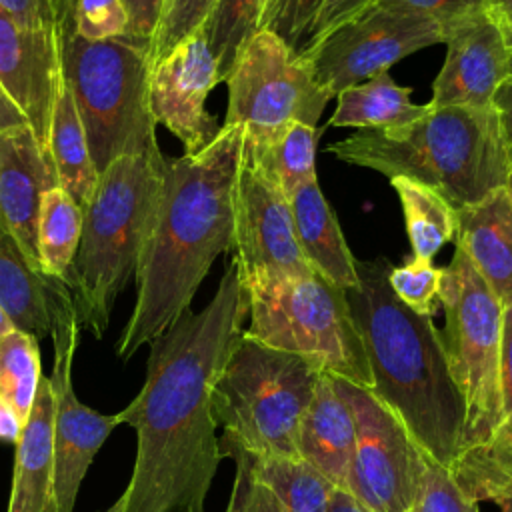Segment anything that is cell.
Masks as SVG:
<instances>
[{"mask_svg": "<svg viewBox=\"0 0 512 512\" xmlns=\"http://www.w3.org/2000/svg\"><path fill=\"white\" fill-rule=\"evenodd\" d=\"M166 158H116L82 210V232L66 276L80 326L96 338L108 328L118 294L136 276L158 208Z\"/></svg>", "mask_w": 512, "mask_h": 512, "instance_id": "obj_5", "label": "cell"}, {"mask_svg": "<svg viewBox=\"0 0 512 512\" xmlns=\"http://www.w3.org/2000/svg\"><path fill=\"white\" fill-rule=\"evenodd\" d=\"M42 380L38 340L18 328L0 336V394L26 422Z\"/></svg>", "mask_w": 512, "mask_h": 512, "instance_id": "obj_32", "label": "cell"}, {"mask_svg": "<svg viewBox=\"0 0 512 512\" xmlns=\"http://www.w3.org/2000/svg\"><path fill=\"white\" fill-rule=\"evenodd\" d=\"M62 76L70 86L98 176L120 156H162L148 106V50L124 36H62Z\"/></svg>", "mask_w": 512, "mask_h": 512, "instance_id": "obj_7", "label": "cell"}, {"mask_svg": "<svg viewBox=\"0 0 512 512\" xmlns=\"http://www.w3.org/2000/svg\"><path fill=\"white\" fill-rule=\"evenodd\" d=\"M0 6L28 26L56 32L72 26L74 0H0Z\"/></svg>", "mask_w": 512, "mask_h": 512, "instance_id": "obj_39", "label": "cell"}, {"mask_svg": "<svg viewBox=\"0 0 512 512\" xmlns=\"http://www.w3.org/2000/svg\"><path fill=\"white\" fill-rule=\"evenodd\" d=\"M64 32L20 22L0 6V88L26 116L48 154V132L62 80Z\"/></svg>", "mask_w": 512, "mask_h": 512, "instance_id": "obj_16", "label": "cell"}, {"mask_svg": "<svg viewBox=\"0 0 512 512\" xmlns=\"http://www.w3.org/2000/svg\"><path fill=\"white\" fill-rule=\"evenodd\" d=\"M48 156L58 180L70 198L84 210L98 182L86 132L70 86L60 80L48 132Z\"/></svg>", "mask_w": 512, "mask_h": 512, "instance_id": "obj_25", "label": "cell"}, {"mask_svg": "<svg viewBox=\"0 0 512 512\" xmlns=\"http://www.w3.org/2000/svg\"><path fill=\"white\" fill-rule=\"evenodd\" d=\"M322 368L270 348L244 330L210 392L220 446L252 456L298 458V430Z\"/></svg>", "mask_w": 512, "mask_h": 512, "instance_id": "obj_6", "label": "cell"}, {"mask_svg": "<svg viewBox=\"0 0 512 512\" xmlns=\"http://www.w3.org/2000/svg\"><path fill=\"white\" fill-rule=\"evenodd\" d=\"M224 458H232L236 462V476L226 512H286L274 492L254 478L246 460L238 452H226Z\"/></svg>", "mask_w": 512, "mask_h": 512, "instance_id": "obj_38", "label": "cell"}, {"mask_svg": "<svg viewBox=\"0 0 512 512\" xmlns=\"http://www.w3.org/2000/svg\"><path fill=\"white\" fill-rule=\"evenodd\" d=\"M50 336L54 364L50 384L54 392V472L58 512H74L80 484L116 426V414H102L84 406L72 388V360L78 348L80 322L72 292L58 280L50 300Z\"/></svg>", "mask_w": 512, "mask_h": 512, "instance_id": "obj_13", "label": "cell"}, {"mask_svg": "<svg viewBox=\"0 0 512 512\" xmlns=\"http://www.w3.org/2000/svg\"><path fill=\"white\" fill-rule=\"evenodd\" d=\"M24 420L16 412V408L0 394V440L18 444L22 430H24Z\"/></svg>", "mask_w": 512, "mask_h": 512, "instance_id": "obj_45", "label": "cell"}, {"mask_svg": "<svg viewBox=\"0 0 512 512\" xmlns=\"http://www.w3.org/2000/svg\"><path fill=\"white\" fill-rule=\"evenodd\" d=\"M354 416L332 374L322 372L298 430V458L346 490L354 454Z\"/></svg>", "mask_w": 512, "mask_h": 512, "instance_id": "obj_19", "label": "cell"}, {"mask_svg": "<svg viewBox=\"0 0 512 512\" xmlns=\"http://www.w3.org/2000/svg\"><path fill=\"white\" fill-rule=\"evenodd\" d=\"M500 394L504 416L512 412V300L502 304V328H500Z\"/></svg>", "mask_w": 512, "mask_h": 512, "instance_id": "obj_42", "label": "cell"}, {"mask_svg": "<svg viewBox=\"0 0 512 512\" xmlns=\"http://www.w3.org/2000/svg\"><path fill=\"white\" fill-rule=\"evenodd\" d=\"M440 42L444 26L436 18L376 0L304 44L298 54L318 86L336 98L344 88L388 72L398 60Z\"/></svg>", "mask_w": 512, "mask_h": 512, "instance_id": "obj_11", "label": "cell"}, {"mask_svg": "<svg viewBox=\"0 0 512 512\" xmlns=\"http://www.w3.org/2000/svg\"><path fill=\"white\" fill-rule=\"evenodd\" d=\"M492 502L498 504V508H500L502 512H512V486L506 488V490H502Z\"/></svg>", "mask_w": 512, "mask_h": 512, "instance_id": "obj_49", "label": "cell"}, {"mask_svg": "<svg viewBox=\"0 0 512 512\" xmlns=\"http://www.w3.org/2000/svg\"><path fill=\"white\" fill-rule=\"evenodd\" d=\"M248 318V296L232 260L210 302L180 314L150 342L138 396L116 414L136 430V460L124 512H204L222 460L210 392Z\"/></svg>", "mask_w": 512, "mask_h": 512, "instance_id": "obj_1", "label": "cell"}, {"mask_svg": "<svg viewBox=\"0 0 512 512\" xmlns=\"http://www.w3.org/2000/svg\"><path fill=\"white\" fill-rule=\"evenodd\" d=\"M410 512H412V510H410Z\"/></svg>", "mask_w": 512, "mask_h": 512, "instance_id": "obj_55", "label": "cell"}, {"mask_svg": "<svg viewBox=\"0 0 512 512\" xmlns=\"http://www.w3.org/2000/svg\"><path fill=\"white\" fill-rule=\"evenodd\" d=\"M80 232L82 208L64 188H50L42 196L38 212V254L42 274L66 280L78 250Z\"/></svg>", "mask_w": 512, "mask_h": 512, "instance_id": "obj_29", "label": "cell"}, {"mask_svg": "<svg viewBox=\"0 0 512 512\" xmlns=\"http://www.w3.org/2000/svg\"><path fill=\"white\" fill-rule=\"evenodd\" d=\"M58 280L34 270L0 224V306L14 328L36 340L50 334V300Z\"/></svg>", "mask_w": 512, "mask_h": 512, "instance_id": "obj_23", "label": "cell"}, {"mask_svg": "<svg viewBox=\"0 0 512 512\" xmlns=\"http://www.w3.org/2000/svg\"><path fill=\"white\" fill-rule=\"evenodd\" d=\"M456 246L502 304L512 300V204L504 188L456 208Z\"/></svg>", "mask_w": 512, "mask_h": 512, "instance_id": "obj_21", "label": "cell"}, {"mask_svg": "<svg viewBox=\"0 0 512 512\" xmlns=\"http://www.w3.org/2000/svg\"><path fill=\"white\" fill-rule=\"evenodd\" d=\"M324 2L326 0H266L260 30H268L290 48L300 50Z\"/></svg>", "mask_w": 512, "mask_h": 512, "instance_id": "obj_35", "label": "cell"}, {"mask_svg": "<svg viewBox=\"0 0 512 512\" xmlns=\"http://www.w3.org/2000/svg\"><path fill=\"white\" fill-rule=\"evenodd\" d=\"M490 108L496 116L498 134H500V140L504 146L508 166L512 168V72L494 90Z\"/></svg>", "mask_w": 512, "mask_h": 512, "instance_id": "obj_43", "label": "cell"}, {"mask_svg": "<svg viewBox=\"0 0 512 512\" xmlns=\"http://www.w3.org/2000/svg\"><path fill=\"white\" fill-rule=\"evenodd\" d=\"M10 328H12V324H10L8 316L4 314V310H2V306H0V336H2L6 330H10Z\"/></svg>", "mask_w": 512, "mask_h": 512, "instance_id": "obj_51", "label": "cell"}, {"mask_svg": "<svg viewBox=\"0 0 512 512\" xmlns=\"http://www.w3.org/2000/svg\"><path fill=\"white\" fill-rule=\"evenodd\" d=\"M428 104L412 100V88L400 86L388 72H380L336 94L330 126L360 130H392L414 122Z\"/></svg>", "mask_w": 512, "mask_h": 512, "instance_id": "obj_24", "label": "cell"}, {"mask_svg": "<svg viewBox=\"0 0 512 512\" xmlns=\"http://www.w3.org/2000/svg\"><path fill=\"white\" fill-rule=\"evenodd\" d=\"M440 304L446 316L440 332L446 360L466 406L462 452L486 442L504 420L498 376L502 302L456 246L442 268Z\"/></svg>", "mask_w": 512, "mask_h": 512, "instance_id": "obj_9", "label": "cell"}, {"mask_svg": "<svg viewBox=\"0 0 512 512\" xmlns=\"http://www.w3.org/2000/svg\"><path fill=\"white\" fill-rule=\"evenodd\" d=\"M8 512H58L54 472V392L42 376L16 444Z\"/></svg>", "mask_w": 512, "mask_h": 512, "instance_id": "obj_20", "label": "cell"}, {"mask_svg": "<svg viewBox=\"0 0 512 512\" xmlns=\"http://www.w3.org/2000/svg\"><path fill=\"white\" fill-rule=\"evenodd\" d=\"M226 84L224 124L242 126L244 142L252 148L270 146L292 122L316 126L330 100L298 50L268 30L250 38Z\"/></svg>", "mask_w": 512, "mask_h": 512, "instance_id": "obj_10", "label": "cell"}, {"mask_svg": "<svg viewBox=\"0 0 512 512\" xmlns=\"http://www.w3.org/2000/svg\"><path fill=\"white\" fill-rule=\"evenodd\" d=\"M338 160L406 176L442 194L454 208L504 188L508 160L492 108L434 106L392 130H360L328 146Z\"/></svg>", "mask_w": 512, "mask_h": 512, "instance_id": "obj_4", "label": "cell"}, {"mask_svg": "<svg viewBox=\"0 0 512 512\" xmlns=\"http://www.w3.org/2000/svg\"><path fill=\"white\" fill-rule=\"evenodd\" d=\"M510 6H512V0H488L490 10H504V8H510Z\"/></svg>", "mask_w": 512, "mask_h": 512, "instance_id": "obj_50", "label": "cell"}, {"mask_svg": "<svg viewBox=\"0 0 512 512\" xmlns=\"http://www.w3.org/2000/svg\"><path fill=\"white\" fill-rule=\"evenodd\" d=\"M316 144L318 128L314 124L292 122L270 146L252 148L244 142V150L290 196L316 176Z\"/></svg>", "mask_w": 512, "mask_h": 512, "instance_id": "obj_30", "label": "cell"}, {"mask_svg": "<svg viewBox=\"0 0 512 512\" xmlns=\"http://www.w3.org/2000/svg\"><path fill=\"white\" fill-rule=\"evenodd\" d=\"M446 58L432 82L434 106L488 108L510 74V50L492 12L480 10L444 26Z\"/></svg>", "mask_w": 512, "mask_h": 512, "instance_id": "obj_17", "label": "cell"}, {"mask_svg": "<svg viewBox=\"0 0 512 512\" xmlns=\"http://www.w3.org/2000/svg\"><path fill=\"white\" fill-rule=\"evenodd\" d=\"M436 18L442 26L488 8V0H380Z\"/></svg>", "mask_w": 512, "mask_h": 512, "instance_id": "obj_41", "label": "cell"}, {"mask_svg": "<svg viewBox=\"0 0 512 512\" xmlns=\"http://www.w3.org/2000/svg\"><path fill=\"white\" fill-rule=\"evenodd\" d=\"M460 490L474 502L494 500L512 486V412L482 444L462 450L450 466Z\"/></svg>", "mask_w": 512, "mask_h": 512, "instance_id": "obj_28", "label": "cell"}, {"mask_svg": "<svg viewBox=\"0 0 512 512\" xmlns=\"http://www.w3.org/2000/svg\"><path fill=\"white\" fill-rule=\"evenodd\" d=\"M122 4L128 18L124 38L150 50L164 14L166 0H122Z\"/></svg>", "mask_w": 512, "mask_h": 512, "instance_id": "obj_40", "label": "cell"}, {"mask_svg": "<svg viewBox=\"0 0 512 512\" xmlns=\"http://www.w3.org/2000/svg\"><path fill=\"white\" fill-rule=\"evenodd\" d=\"M244 128L222 124L194 154L166 160L162 192L136 270V304L118 338L124 360L184 314L214 260L234 244V186Z\"/></svg>", "mask_w": 512, "mask_h": 512, "instance_id": "obj_2", "label": "cell"}, {"mask_svg": "<svg viewBox=\"0 0 512 512\" xmlns=\"http://www.w3.org/2000/svg\"><path fill=\"white\" fill-rule=\"evenodd\" d=\"M22 124H28L26 116L18 110V106L0 88V130H6L12 126H22Z\"/></svg>", "mask_w": 512, "mask_h": 512, "instance_id": "obj_46", "label": "cell"}, {"mask_svg": "<svg viewBox=\"0 0 512 512\" xmlns=\"http://www.w3.org/2000/svg\"><path fill=\"white\" fill-rule=\"evenodd\" d=\"M58 186L50 156L28 124L0 130V224L34 270H40L38 212L42 196Z\"/></svg>", "mask_w": 512, "mask_h": 512, "instance_id": "obj_18", "label": "cell"}, {"mask_svg": "<svg viewBox=\"0 0 512 512\" xmlns=\"http://www.w3.org/2000/svg\"><path fill=\"white\" fill-rule=\"evenodd\" d=\"M508 68H510V72H512V52H510V58H508Z\"/></svg>", "mask_w": 512, "mask_h": 512, "instance_id": "obj_54", "label": "cell"}, {"mask_svg": "<svg viewBox=\"0 0 512 512\" xmlns=\"http://www.w3.org/2000/svg\"><path fill=\"white\" fill-rule=\"evenodd\" d=\"M218 82V64L202 26L150 66V114L182 142L184 154L206 148L222 128L206 110V98Z\"/></svg>", "mask_w": 512, "mask_h": 512, "instance_id": "obj_15", "label": "cell"}, {"mask_svg": "<svg viewBox=\"0 0 512 512\" xmlns=\"http://www.w3.org/2000/svg\"><path fill=\"white\" fill-rule=\"evenodd\" d=\"M328 512H370L364 504H360L348 490L336 488L328 506Z\"/></svg>", "mask_w": 512, "mask_h": 512, "instance_id": "obj_47", "label": "cell"}, {"mask_svg": "<svg viewBox=\"0 0 512 512\" xmlns=\"http://www.w3.org/2000/svg\"><path fill=\"white\" fill-rule=\"evenodd\" d=\"M504 192L508 194V200L512 204V168L508 170V178H506V184H504Z\"/></svg>", "mask_w": 512, "mask_h": 512, "instance_id": "obj_52", "label": "cell"}, {"mask_svg": "<svg viewBox=\"0 0 512 512\" xmlns=\"http://www.w3.org/2000/svg\"><path fill=\"white\" fill-rule=\"evenodd\" d=\"M442 268H436L432 260L408 258L400 266H390L388 284L396 298L410 310L432 316L440 304Z\"/></svg>", "mask_w": 512, "mask_h": 512, "instance_id": "obj_33", "label": "cell"}, {"mask_svg": "<svg viewBox=\"0 0 512 512\" xmlns=\"http://www.w3.org/2000/svg\"><path fill=\"white\" fill-rule=\"evenodd\" d=\"M296 240L308 266L342 290L358 284L356 258L352 256L338 218L324 198L318 178L306 180L290 196Z\"/></svg>", "mask_w": 512, "mask_h": 512, "instance_id": "obj_22", "label": "cell"}, {"mask_svg": "<svg viewBox=\"0 0 512 512\" xmlns=\"http://www.w3.org/2000/svg\"><path fill=\"white\" fill-rule=\"evenodd\" d=\"M126 22L122 0H74L72 30L84 40L96 42L124 36Z\"/></svg>", "mask_w": 512, "mask_h": 512, "instance_id": "obj_37", "label": "cell"}, {"mask_svg": "<svg viewBox=\"0 0 512 512\" xmlns=\"http://www.w3.org/2000/svg\"><path fill=\"white\" fill-rule=\"evenodd\" d=\"M412 512H478V502L460 490L450 468L424 454Z\"/></svg>", "mask_w": 512, "mask_h": 512, "instance_id": "obj_34", "label": "cell"}, {"mask_svg": "<svg viewBox=\"0 0 512 512\" xmlns=\"http://www.w3.org/2000/svg\"><path fill=\"white\" fill-rule=\"evenodd\" d=\"M384 258L356 260L358 284L344 290L358 328L372 392L402 420L424 454L450 468L462 446L464 398L432 316L402 304Z\"/></svg>", "mask_w": 512, "mask_h": 512, "instance_id": "obj_3", "label": "cell"}, {"mask_svg": "<svg viewBox=\"0 0 512 512\" xmlns=\"http://www.w3.org/2000/svg\"><path fill=\"white\" fill-rule=\"evenodd\" d=\"M490 12H492V16H494V20H496V24L502 32L506 48L512 52V6L504 8V10H490Z\"/></svg>", "mask_w": 512, "mask_h": 512, "instance_id": "obj_48", "label": "cell"}, {"mask_svg": "<svg viewBox=\"0 0 512 512\" xmlns=\"http://www.w3.org/2000/svg\"><path fill=\"white\" fill-rule=\"evenodd\" d=\"M332 378L352 410L356 428L346 490L370 512H410L424 452L370 388Z\"/></svg>", "mask_w": 512, "mask_h": 512, "instance_id": "obj_12", "label": "cell"}, {"mask_svg": "<svg viewBox=\"0 0 512 512\" xmlns=\"http://www.w3.org/2000/svg\"><path fill=\"white\" fill-rule=\"evenodd\" d=\"M232 250L244 288L314 272L296 240L288 196L246 150L234 186Z\"/></svg>", "mask_w": 512, "mask_h": 512, "instance_id": "obj_14", "label": "cell"}, {"mask_svg": "<svg viewBox=\"0 0 512 512\" xmlns=\"http://www.w3.org/2000/svg\"><path fill=\"white\" fill-rule=\"evenodd\" d=\"M104 512H124V498L120 496V498H118L110 508H106Z\"/></svg>", "mask_w": 512, "mask_h": 512, "instance_id": "obj_53", "label": "cell"}, {"mask_svg": "<svg viewBox=\"0 0 512 512\" xmlns=\"http://www.w3.org/2000/svg\"><path fill=\"white\" fill-rule=\"evenodd\" d=\"M250 338L372 388L366 352L346 292L316 272L246 288Z\"/></svg>", "mask_w": 512, "mask_h": 512, "instance_id": "obj_8", "label": "cell"}, {"mask_svg": "<svg viewBox=\"0 0 512 512\" xmlns=\"http://www.w3.org/2000/svg\"><path fill=\"white\" fill-rule=\"evenodd\" d=\"M226 452H238L254 478L274 492L286 512H328L336 486L316 468L300 458L252 456L234 446H220Z\"/></svg>", "mask_w": 512, "mask_h": 512, "instance_id": "obj_26", "label": "cell"}, {"mask_svg": "<svg viewBox=\"0 0 512 512\" xmlns=\"http://www.w3.org/2000/svg\"><path fill=\"white\" fill-rule=\"evenodd\" d=\"M390 184L396 190L402 206L412 256L432 260L448 242L456 238V208L434 188L418 180L394 176L390 178Z\"/></svg>", "mask_w": 512, "mask_h": 512, "instance_id": "obj_27", "label": "cell"}, {"mask_svg": "<svg viewBox=\"0 0 512 512\" xmlns=\"http://www.w3.org/2000/svg\"><path fill=\"white\" fill-rule=\"evenodd\" d=\"M372 2H376V0H326L318 18H316V22H314V26L310 28V34H308L304 44L318 40L328 30H332L336 24H340L342 20H346L348 16L356 14L358 10H362L364 6L372 4Z\"/></svg>", "mask_w": 512, "mask_h": 512, "instance_id": "obj_44", "label": "cell"}, {"mask_svg": "<svg viewBox=\"0 0 512 512\" xmlns=\"http://www.w3.org/2000/svg\"><path fill=\"white\" fill-rule=\"evenodd\" d=\"M214 4L216 0H166L158 32L148 50L150 66L180 40L196 32L212 12Z\"/></svg>", "mask_w": 512, "mask_h": 512, "instance_id": "obj_36", "label": "cell"}, {"mask_svg": "<svg viewBox=\"0 0 512 512\" xmlns=\"http://www.w3.org/2000/svg\"><path fill=\"white\" fill-rule=\"evenodd\" d=\"M264 4L266 0H216L204 20L202 30L218 64L220 82H226L244 46L260 32Z\"/></svg>", "mask_w": 512, "mask_h": 512, "instance_id": "obj_31", "label": "cell"}]
</instances>
